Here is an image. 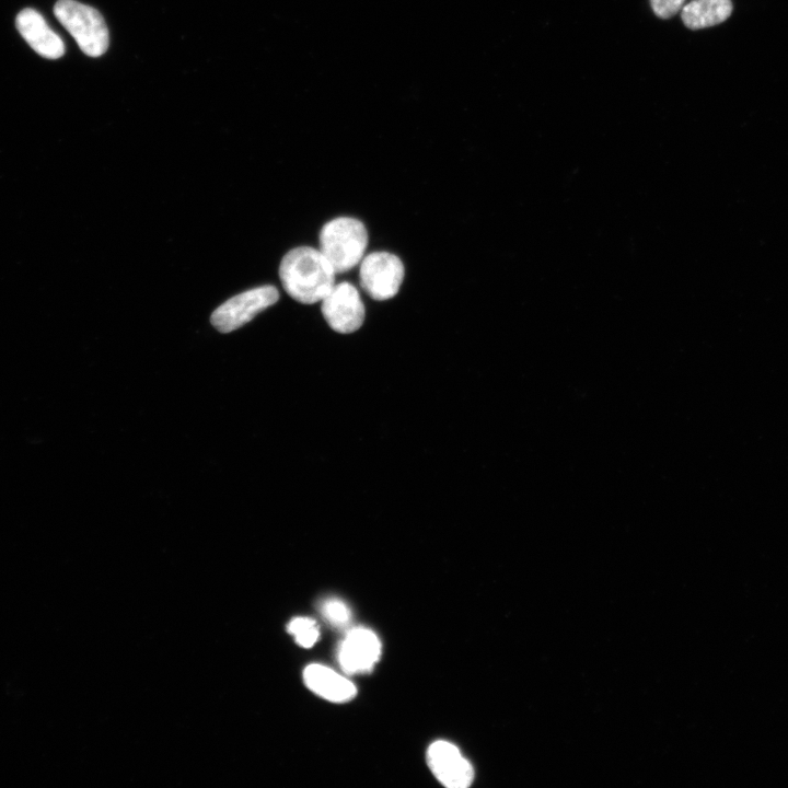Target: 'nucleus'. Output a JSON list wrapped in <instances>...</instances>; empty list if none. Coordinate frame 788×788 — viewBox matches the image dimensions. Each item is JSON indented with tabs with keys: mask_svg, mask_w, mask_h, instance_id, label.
Listing matches in <instances>:
<instances>
[{
	"mask_svg": "<svg viewBox=\"0 0 788 788\" xmlns=\"http://www.w3.org/2000/svg\"><path fill=\"white\" fill-rule=\"evenodd\" d=\"M427 763L434 777L448 788H466L474 779L472 764L448 741L438 740L430 744Z\"/></svg>",
	"mask_w": 788,
	"mask_h": 788,
	"instance_id": "7",
	"label": "nucleus"
},
{
	"mask_svg": "<svg viewBox=\"0 0 788 788\" xmlns=\"http://www.w3.org/2000/svg\"><path fill=\"white\" fill-rule=\"evenodd\" d=\"M288 631L294 637L298 645L311 648L320 636L316 622L310 617H294L288 624Z\"/></svg>",
	"mask_w": 788,
	"mask_h": 788,
	"instance_id": "12",
	"label": "nucleus"
},
{
	"mask_svg": "<svg viewBox=\"0 0 788 788\" xmlns=\"http://www.w3.org/2000/svg\"><path fill=\"white\" fill-rule=\"evenodd\" d=\"M321 612L324 618L336 627H345L351 618L348 605L337 598H329L322 602Z\"/></svg>",
	"mask_w": 788,
	"mask_h": 788,
	"instance_id": "13",
	"label": "nucleus"
},
{
	"mask_svg": "<svg viewBox=\"0 0 788 788\" xmlns=\"http://www.w3.org/2000/svg\"><path fill=\"white\" fill-rule=\"evenodd\" d=\"M732 9L730 0H692L681 9V16L688 28L699 30L725 22Z\"/></svg>",
	"mask_w": 788,
	"mask_h": 788,
	"instance_id": "11",
	"label": "nucleus"
},
{
	"mask_svg": "<svg viewBox=\"0 0 788 788\" xmlns=\"http://www.w3.org/2000/svg\"><path fill=\"white\" fill-rule=\"evenodd\" d=\"M335 270L318 248L299 246L281 259L279 277L286 292L296 301H322L335 285Z\"/></svg>",
	"mask_w": 788,
	"mask_h": 788,
	"instance_id": "1",
	"label": "nucleus"
},
{
	"mask_svg": "<svg viewBox=\"0 0 788 788\" xmlns=\"http://www.w3.org/2000/svg\"><path fill=\"white\" fill-rule=\"evenodd\" d=\"M321 310L329 327L341 334L359 329L366 315L357 288L346 281L334 285L322 300Z\"/></svg>",
	"mask_w": 788,
	"mask_h": 788,
	"instance_id": "6",
	"label": "nucleus"
},
{
	"mask_svg": "<svg viewBox=\"0 0 788 788\" xmlns=\"http://www.w3.org/2000/svg\"><path fill=\"white\" fill-rule=\"evenodd\" d=\"M303 681L313 693L333 703L350 700L357 694L351 681L323 664L308 665L303 671Z\"/></svg>",
	"mask_w": 788,
	"mask_h": 788,
	"instance_id": "10",
	"label": "nucleus"
},
{
	"mask_svg": "<svg viewBox=\"0 0 788 788\" xmlns=\"http://www.w3.org/2000/svg\"><path fill=\"white\" fill-rule=\"evenodd\" d=\"M381 656V642L374 631L366 627L351 628L338 648V662L347 674L372 670Z\"/></svg>",
	"mask_w": 788,
	"mask_h": 788,
	"instance_id": "8",
	"label": "nucleus"
},
{
	"mask_svg": "<svg viewBox=\"0 0 788 788\" xmlns=\"http://www.w3.org/2000/svg\"><path fill=\"white\" fill-rule=\"evenodd\" d=\"M15 23L23 38L38 55L47 59H58L63 56V42L36 10L30 8L22 10Z\"/></svg>",
	"mask_w": 788,
	"mask_h": 788,
	"instance_id": "9",
	"label": "nucleus"
},
{
	"mask_svg": "<svg viewBox=\"0 0 788 788\" xmlns=\"http://www.w3.org/2000/svg\"><path fill=\"white\" fill-rule=\"evenodd\" d=\"M278 299L279 292L275 286L246 290L220 304L211 314V324L221 333H230L252 321Z\"/></svg>",
	"mask_w": 788,
	"mask_h": 788,
	"instance_id": "4",
	"label": "nucleus"
},
{
	"mask_svg": "<svg viewBox=\"0 0 788 788\" xmlns=\"http://www.w3.org/2000/svg\"><path fill=\"white\" fill-rule=\"evenodd\" d=\"M405 268L398 256L372 252L360 262L359 278L363 290L374 300L394 298L403 282Z\"/></svg>",
	"mask_w": 788,
	"mask_h": 788,
	"instance_id": "5",
	"label": "nucleus"
},
{
	"mask_svg": "<svg viewBox=\"0 0 788 788\" xmlns=\"http://www.w3.org/2000/svg\"><path fill=\"white\" fill-rule=\"evenodd\" d=\"M54 13L85 55L99 57L107 50L108 31L97 10L74 0H58Z\"/></svg>",
	"mask_w": 788,
	"mask_h": 788,
	"instance_id": "3",
	"label": "nucleus"
},
{
	"mask_svg": "<svg viewBox=\"0 0 788 788\" xmlns=\"http://www.w3.org/2000/svg\"><path fill=\"white\" fill-rule=\"evenodd\" d=\"M318 241V250L337 274L352 269L362 260L369 239L360 220L338 217L323 225Z\"/></svg>",
	"mask_w": 788,
	"mask_h": 788,
	"instance_id": "2",
	"label": "nucleus"
},
{
	"mask_svg": "<svg viewBox=\"0 0 788 788\" xmlns=\"http://www.w3.org/2000/svg\"><path fill=\"white\" fill-rule=\"evenodd\" d=\"M685 0H650L654 14L661 19H669L676 14L684 5Z\"/></svg>",
	"mask_w": 788,
	"mask_h": 788,
	"instance_id": "14",
	"label": "nucleus"
}]
</instances>
